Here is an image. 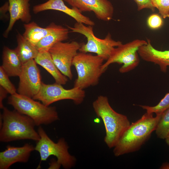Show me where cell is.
Here are the masks:
<instances>
[{
	"label": "cell",
	"mask_w": 169,
	"mask_h": 169,
	"mask_svg": "<svg viewBox=\"0 0 169 169\" xmlns=\"http://www.w3.org/2000/svg\"><path fill=\"white\" fill-rule=\"evenodd\" d=\"M157 137L165 139L169 136V109L161 114L155 130Z\"/></svg>",
	"instance_id": "7402d4cb"
},
{
	"label": "cell",
	"mask_w": 169,
	"mask_h": 169,
	"mask_svg": "<svg viewBox=\"0 0 169 169\" xmlns=\"http://www.w3.org/2000/svg\"></svg>",
	"instance_id": "836d02e7"
},
{
	"label": "cell",
	"mask_w": 169,
	"mask_h": 169,
	"mask_svg": "<svg viewBox=\"0 0 169 169\" xmlns=\"http://www.w3.org/2000/svg\"><path fill=\"white\" fill-rule=\"evenodd\" d=\"M96 115L101 118L105 130L104 141L110 148H113L131 124L126 116L115 111L107 97L100 95L92 103Z\"/></svg>",
	"instance_id": "3957f363"
},
{
	"label": "cell",
	"mask_w": 169,
	"mask_h": 169,
	"mask_svg": "<svg viewBox=\"0 0 169 169\" xmlns=\"http://www.w3.org/2000/svg\"><path fill=\"white\" fill-rule=\"evenodd\" d=\"M81 12H93L99 19L109 21L113 18L114 8L108 0H63Z\"/></svg>",
	"instance_id": "7c38bea8"
},
{
	"label": "cell",
	"mask_w": 169,
	"mask_h": 169,
	"mask_svg": "<svg viewBox=\"0 0 169 169\" xmlns=\"http://www.w3.org/2000/svg\"><path fill=\"white\" fill-rule=\"evenodd\" d=\"M161 114L154 116L153 113L146 112L131 123L113 148L115 156L118 157L139 150L155 131Z\"/></svg>",
	"instance_id": "6da1fadb"
},
{
	"label": "cell",
	"mask_w": 169,
	"mask_h": 169,
	"mask_svg": "<svg viewBox=\"0 0 169 169\" xmlns=\"http://www.w3.org/2000/svg\"><path fill=\"white\" fill-rule=\"evenodd\" d=\"M2 64L1 66L9 77H19L23 67V64L15 49L7 46L3 48Z\"/></svg>",
	"instance_id": "e0dca14e"
},
{
	"label": "cell",
	"mask_w": 169,
	"mask_h": 169,
	"mask_svg": "<svg viewBox=\"0 0 169 169\" xmlns=\"http://www.w3.org/2000/svg\"><path fill=\"white\" fill-rule=\"evenodd\" d=\"M35 146L29 143L21 147L8 145L4 151L0 152V169H8L17 162L26 163Z\"/></svg>",
	"instance_id": "4fadbf2b"
},
{
	"label": "cell",
	"mask_w": 169,
	"mask_h": 169,
	"mask_svg": "<svg viewBox=\"0 0 169 169\" xmlns=\"http://www.w3.org/2000/svg\"><path fill=\"white\" fill-rule=\"evenodd\" d=\"M104 60L97 55L78 52L72 64L77 74L74 87L84 90L97 85L100 77L106 71L102 68Z\"/></svg>",
	"instance_id": "5b68a950"
},
{
	"label": "cell",
	"mask_w": 169,
	"mask_h": 169,
	"mask_svg": "<svg viewBox=\"0 0 169 169\" xmlns=\"http://www.w3.org/2000/svg\"><path fill=\"white\" fill-rule=\"evenodd\" d=\"M146 112L149 113H155L156 115L161 114L162 112L169 109V92L159 102L154 106L146 105H139Z\"/></svg>",
	"instance_id": "603a6c76"
},
{
	"label": "cell",
	"mask_w": 169,
	"mask_h": 169,
	"mask_svg": "<svg viewBox=\"0 0 169 169\" xmlns=\"http://www.w3.org/2000/svg\"><path fill=\"white\" fill-rule=\"evenodd\" d=\"M67 27L72 32L82 34L87 38L86 43L81 44L79 52L95 53L105 60L108 59L115 47L122 44L120 41L113 39L109 33L103 39L98 38L94 33L93 26L76 22L74 27Z\"/></svg>",
	"instance_id": "52a82bcc"
},
{
	"label": "cell",
	"mask_w": 169,
	"mask_h": 169,
	"mask_svg": "<svg viewBox=\"0 0 169 169\" xmlns=\"http://www.w3.org/2000/svg\"><path fill=\"white\" fill-rule=\"evenodd\" d=\"M49 165L48 169H59L61 166V165L58 162L57 160H54L51 161Z\"/></svg>",
	"instance_id": "f546056e"
},
{
	"label": "cell",
	"mask_w": 169,
	"mask_h": 169,
	"mask_svg": "<svg viewBox=\"0 0 169 169\" xmlns=\"http://www.w3.org/2000/svg\"><path fill=\"white\" fill-rule=\"evenodd\" d=\"M162 17L157 13H153L147 18V25L151 29L156 30L161 28L163 25Z\"/></svg>",
	"instance_id": "484cf974"
},
{
	"label": "cell",
	"mask_w": 169,
	"mask_h": 169,
	"mask_svg": "<svg viewBox=\"0 0 169 169\" xmlns=\"http://www.w3.org/2000/svg\"><path fill=\"white\" fill-rule=\"evenodd\" d=\"M37 131L40 139L37 142L35 150L39 152L41 161H46L53 155L57 158L58 162L64 168L69 169L74 166L76 159L69 152V146L64 138H60L56 143L49 138L41 126H39Z\"/></svg>",
	"instance_id": "8992f818"
},
{
	"label": "cell",
	"mask_w": 169,
	"mask_h": 169,
	"mask_svg": "<svg viewBox=\"0 0 169 169\" xmlns=\"http://www.w3.org/2000/svg\"><path fill=\"white\" fill-rule=\"evenodd\" d=\"M69 29L56 24L53 30L41 39L35 47L39 51H49L56 43L63 42L68 38Z\"/></svg>",
	"instance_id": "d6986e66"
},
{
	"label": "cell",
	"mask_w": 169,
	"mask_h": 169,
	"mask_svg": "<svg viewBox=\"0 0 169 169\" xmlns=\"http://www.w3.org/2000/svg\"><path fill=\"white\" fill-rule=\"evenodd\" d=\"M168 0L169 2V0Z\"/></svg>",
	"instance_id": "d6a6232c"
},
{
	"label": "cell",
	"mask_w": 169,
	"mask_h": 169,
	"mask_svg": "<svg viewBox=\"0 0 169 169\" xmlns=\"http://www.w3.org/2000/svg\"><path fill=\"white\" fill-rule=\"evenodd\" d=\"M147 41L136 39L115 47L110 58L103 63L102 68L106 70L111 64H122L119 69L121 73L128 72L136 68L140 60L138 50L141 46L146 44Z\"/></svg>",
	"instance_id": "ba28073f"
},
{
	"label": "cell",
	"mask_w": 169,
	"mask_h": 169,
	"mask_svg": "<svg viewBox=\"0 0 169 169\" xmlns=\"http://www.w3.org/2000/svg\"><path fill=\"white\" fill-rule=\"evenodd\" d=\"M17 93L33 98L38 92L42 82L40 70L34 59L23 64Z\"/></svg>",
	"instance_id": "8fae6325"
},
{
	"label": "cell",
	"mask_w": 169,
	"mask_h": 169,
	"mask_svg": "<svg viewBox=\"0 0 169 169\" xmlns=\"http://www.w3.org/2000/svg\"><path fill=\"white\" fill-rule=\"evenodd\" d=\"M16 38L17 46L15 49L23 64L34 59L38 53L35 47L19 32Z\"/></svg>",
	"instance_id": "44dd1931"
},
{
	"label": "cell",
	"mask_w": 169,
	"mask_h": 169,
	"mask_svg": "<svg viewBox=\"0 0 169 169\" xmlns=\"http://www.w3.org/2000/svg\"><path fill=\"white\" fill-rule=\"evenodd\" d=\"M136 3L138 11L144 9H148L154 12L155 8L152 4L151 0H133Z\"/></svg>",
	"instance_id": "4316f807"
},
{
	"label": "cell",
	"mask_w": 169,
	"mask_h": 169,
	"mask_svg": "<svg viewBox=\"0 0 169 169\" xmlns=\"http://www.w3.org/2000/svg\"><path fill=\"white\" fill-rule=\"evenodd\" d=\"M9 76L0 67V86L4 89L11 95L17 93V90L14 85L9 79Z\"/></svg>",
	"instance_id": "cb8c5ba5"
},
{
	"label": "cell",
	"mask_w": 169,
	"mask_h": 169,
	"mask_svg": "<svg viewBox=\"0 0 169 169\" xmlns=\"http://www.w3.org/2000/svg\"><path fill=\"white\" fill-rule=\"evenodd\" d=\"M3 110L0 141L30 140L37 142L39 140L40 136L35 129L36 125L32 119L15 109L10 110L4 107Z\"/></svg>",
	"instance_id": "7a4b0ae2"
},
{
	"label": "cell",
	"mask_w": 169,
	"mask_h": 169,
	"mask_svg": "<svg viewBox=\"0 0 169 169\" xmlns=\"http://www.w3.org/2000/svg\"><path fill=\"white\" fill-rule=\"evenodd\" d=\"M62 85L56 83L47 84L42 82L38 92L33 99L41 101L46 106L65 100H71L76 105L83 102L85 96L84 90L74 87L66 89Z\"/></svg>",
	"instance_id": "9c48e42d"
},
{
	"label": "cell",
	"mask_w": 169,
	"mask_h": 169,
	"mask_svg": "<svg viewBox=\"0 0 169 169\" xmlns=\"http://www.w3.org/2000/svg\"><path fill=\"white\" fill-rule=\"evenodd\" d=\"M152 5L158 10L163 18H169V2L168 0H151Z\"/></svg>",
	"instance_id": "d4e9b609"
},
{
	"label": "cell",
	"mask_w": 169,
	"mask_h": 169,
	"mask_svg": "<svg viewBox=\"0 0 169 169\" xmlns=\"http://www.w3.org/2000/svg\"><path fill=\"white\" fill-rule=\"evenodd\" d=\"M8 103L19 112L32 119L37 126L50 124L59 119L55 107L46 106L18 93L9 97Z\"/></svg>",
	"instance_id": "277c9868"
},
{
	"label": "cell",
	"mask_w": 169,
	"mask_h": 169,
	"mask_svg": "<svg viewBox=\"0 0 169 169\" xmlns=\"http://www.w3.org/2000/svg\"><path fill=\"white\" fill-rule=\"evenodd\" d=\"M53 10L63 12L73 18L77 23L94 26L95 23L88 17L83 15L79 10L66 6L63 0H48L47 2L34 6L33 12L35 14L47 10Z\"/></svg>",
	"instance_id": "5bb4252c"
},
{
	"label": "cell",
	"mask_w": 169,
	"mask_h": 169,
	"mask_svg": "<svg viewBox=\"0 0 169 169\" xmlns=\"http://www.w3.org/2000/svg\"><path fill=\"white\" fill-rule=\"evenodd\" d=\"M8 92L0 86V108L3 109L4 106L3 104V100L7 97Z\"/></svg>",
	"instance_id": "83f0119b"
},
{
	"label": "cell",
	"mask_w": 169,
	"mask_h": 169,
	"mask_svg": "<svg viewBox=\"0 0 169 169\" xmlns=\"http://www.w3.org/2000/svg\"><path fill=\"white\" fill-rule=\"evenodd\" d=\"M165 141L166 143L169 146V136L165 139Z\"/></svg>",
	"instance_id": "1f68e13d"
},
{
	"label": "cell",
	"mask_w": 169,
	"mask_h": 169,
	"mask_svg": "<svg viewBox=\"0 0 169 169\" xmlns=\"http://www.w3.org/2000/svg\"><path fill=\"white\" fill-rule=\"evenodd\" d=\"M146 44L141 46L138 50L139 56L144 60L157 65L163 72L169 67V50L161 51L155 48L151 40L147 39Z\"/></svg>",
	"instance_id": "2e32d148"
},
{
	"label": "cell",
	"mask_w": 169,
	"mask_h": 169,
	"mask_svg": "<svg viewBox=\"0 0 169 169\" xmlns=\"http://www.w3.org/2000/svg\"><path fill=\"white\" fill-rule=\"evenodd\" d=\"M161 169H169V162H165L162 164L160 167Z\"/></svg>",
	"instance_id": "4dcf8cb0"
},
{
	"label": "cell",
	"mask_w": 169,
	"mask_h": 169,
	"mask_svg": "<svg viewBox=\"0 0 169 169\" xmlns=\"http://www.w3.org/2000/svg\"><path fill=\"white\" fill-rule=\"evenodd\" d=\"M81 46L75 41L61 42L54 44L49 51L58 69L70 80L73 77L71 69L73 61Z\"/></svg>",
	"instance_id": "30bf717a"
},
{
	"label": "cell",
	"mask_w": 169,
	"mask_h": 169,
	"mask_svg": "<svg viewBox=\"0 0 169 169\" xmlns=\"http://www.w3.org/2000/svg\"><path fill=\"white\" fill-rule=\"evenodd\" d=\"M9 4L8 2H6L0 8V13L1 16V17H2V16L5 14L8 11H9Z\"/></svg>",
	"instance_id": "f1b7e54d"
},
{
	"label": "cell",
	"mask_w": 169,
	"mask_h": 169,
	"mask_svg": "<svg viewBox=\"0 0 169 169\" xmlns=\"http://www.w3.org/2000/svg\"><path fill=\"white\" fill-rule=\"evenodd\" d=\"M30 0H8L9 4L10 20L8 25L3 34L7 38L15 22L19 20L25 23L31 19L30 13Z\"/></svg>",
	"instance_id": "9a60e30c"
},
{
	"label": "cell",
	"mask_w": 169,
	"mask_h": 169,
	"mask_svg": "<svg viewBox=\"0 0 169 169\" xmlns=\"http://www.w3.org/2000/svg\"><path fill=\"white\" fill-rule=\"evenodd\" d=\"M56 24L52 23L45 28H42L35 22H32L23 24L25 31L23 36L33 45L35 46L54 28Z\"/></svg>",
	"instance_id": "ffe728a7"
},
{
	"label": "cell",
	"mask_w": 169,
	"mask_h": 169,
	"mask_svg": "<svg viewBox=\"0 0 169 169\" xmlns=\"http://www.w3.org/2000/svg\"><path fill=\"white\" fill-rule=\"evenodd\" d=\"M34 60L37 64L42 67L52 76L55 83L61 85L66 84L68 78L58 69L49 51H39Z\"/></svg>",
	"instance_id": "ac0fdd59"
}]
</instances>
